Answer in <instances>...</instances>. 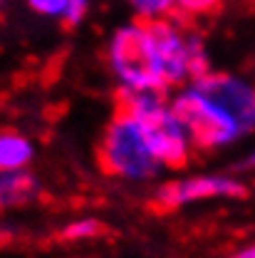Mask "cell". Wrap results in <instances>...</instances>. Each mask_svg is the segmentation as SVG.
<instances>
[{"mask_svg":"<svg viewBox=\"0 0 255 258\" xmlns=\"http://www.w3.org/2000/svg\"><path fill=\"white\" fill-rule=\"evenodd\" d=\"M109 60L124 87L134 90H166L159 55L149 35L139 23L124 25L109 42Z\"/></svg>","mask_w":255,"mask_h":258,"instance_id":"obj_1","label":"cell"},{"mask_svg":"<svg viewBox=\"0 0 255 258\" xmlns=\"http://www.w3.org/2000/svg\"><path fill=\"white\" fill-rule=\"evenodd\" d=\"M168 109L181 122L191 147L198 149H218L243 134V129L225 109H221L211 97L201 95L193 87L181 92L168 104Z\"/></svg>","mask_w":255,"mask_h":258,"instance_id":"obj_2","label":"cell"},{"mask_svg":"<svg viewBox=\"0 0 255 258\" xmlns=\"http://www.w3.org/2000/svg\"><path fill=\"white\" fill-rule=\"evenodd\" d=\"M99 164L107 174L131 181L156 176L161 166L134 119H112L99 142Z\"/></svg>","mask_w":255,"mask_h":258,"instance_id":"obj_3","label":"cell"},{"mask_svg":"<svg viewBox=\"0 0 255 258\" xmlns=\"http://www.w3.org/2000/svg\"><path fill=\"white\" fill-rule=\"evenodd\" d=\"M134 122L139 124V132H141L144 142L149 144L151 154L156 157L161 166L184 169L189 164V159H191V142H189L186 132L181 127V122L168 109V104L146 109Z\"/></svg>","mask_w":255,"mask_h":258,"instance_id":"obj_4","label":"cell"},{"mask_svg":"<svg viewBox=\"0 0 255 258\" xmlns=\"http://www.w3.org/2000/svg\"><path fill=\"white\" fill-rule=\"evenodd\" d=\"M245 196V186L225 174H198L181 181H168L154 194L151 206L159 211H174L179 206H186L193 201L206 199H240Z\"/></svg>","mask_w":255,"mask_h":258,"instance_id":"obj_5","label":"cell"},{"mask_svg":"<svg viewBox=\"0 0 255 258\" xmlns=\"http://www.w3.org/2000/svg\"><path fill=\"white\" fill-rule=\"evenodd\" d=\"M193 90L211 97L221 109H225L238 122L243 134L255 129V87L245 80L211 70L206 77L193 82Z\"/></svg>","mask_w":255,"mask_h":258,"instance_id":"obj_6","label":"cell"},{"mask_svg":"<svg viewBox=\"0 0 255 258\" xmlns=\"http://www.w3.org/2000/svg\"><path fill=\"white\" fill-rule=\"evenodd\" d=\"M136 23L149 35V40L159 55L166 85L171 87V85L189 80V37L181 35L176 23L168 20L166 15H156V18L139 15Z\"/></svg>","mask_w":255,"mask_h":258,"instance_id":"obj_7","label":"cell"},{"mask_svg":"<svg viewBox=\"0 0 255 258\" xmlns=\"http://www.w3.org/2000/svg\"><path fill=\"white\" fill-rule=\"evenodd\" d=\"M35 186V179L25 171H0V209L30 201Z\"/></svg>","mask_w":255,"mask_h":258,"instance_id":"obj_8","label":"cell"},{"mask_svg":"<svg viewBox=\"0 0 255 258\" xmlns=\"http://www.w3.org/2000/svg\"><path fill=\"white\" fill-rule=\"evenodd\" d=\"M32 159V144L20 134H0V171H23Z\"/></svg>","mask_w":255,"mask_h":258,"instance_id":"obj_9","label":"cell"},{"mask_svg":"<svg viewBox=\"0 0 255 258\" xmlns=\"http://www.w3.org/2000/svg\"><path fill=\"white\" fill-rule=\"evenodd\" d=\"M104 233V226L97 219H77L72 224H67L60 233V238L64 241H87V238H97Z\"/></svg>","mask_w":255,"mask_h":258,"instance_id":"obj_10","label":"cell"},{"mask_svg":"<svg viewBox=\"0 0 255 258\" xmlns=\"http://www.w3.org/2000/svg\"><path fill=\"white\" fill-rule=\"evenodd\" d=\"M139 15L144 18H156V15H168L176 5V0H129Z\"/></svg>","mask_w":255,"mask_h":258,"instance_id":"obj_11","label":"cell"},{"mask_svg":"<svg viewBox=\"0 0 255 258\" xmlns=\"http://www.w3.org/2000/svg\"><path fill=\"white\" fill-rule=\"evenodd\" d=\"M87 8H90V3L87 0H69L67 3V8H64V13L60 15L62 18V28H74L77 23H82V18L87 15Z\"/></svg>","mask_w":255,"mask_h":258,"instance_id":"obj_12","label":"cell"},{"mask_svg":"<svg viewBox=\"0 0 255 258\" xmlns=\"http://www.w3.org/2000/svg\"><path fill=\"white\" fill-rule=\"evenodd\" d=\"M221 5V0H176L174 10H181L184 15H203Z\"/></svg>","mask_w":255,"mask_h":258,"instance_id":"obj_13","label":"cell"},{"mask_svg":"<svg viewBox=\"0 0 255 258\" xmlns=\"http://www.w3.org/2000/svg\"><path fill=\"white\" fill-rule=\"evenodd\" d=\"M67 3L69 0H28V5L40 15H62Z\"/></svg>","mask_w":255,"mask_h":258,"instance_id":"obj_14","label":"cell"},{"mask_svg":"<svg viewBox=\"0 0 255 258\" xmlns=\"http://www.w3.org/2000/svg\"><path fill=\"white\" fill-rule=\"evenodd\" d=\"M228 258H255V243H253V246L240 248V251H235V253H230Z\"/></svg>","mask_w":255,"mask_h":258,"instance_id":"obj_15","label":"cell"},{"mask_svg":"<svg viewBox=\"0 0 255 258\" xmlns=\"http://www.w3.org/2000/svg\"><path fill=\"white\" fill-rule=\"evenodd\" d=\"M245 166H248V169H255V149L245 157Z\"/></svg>","mask_w":255,"mask_h":258,"instance_id":"obj_16","label":"cell"},{"mask_svg":"<svg viewBox=\"0 0 255 258\" xmlns=\"http://www.w3.org/2000/svg\"><path fill=\"white\" fill-rule=\"evenodd\" d=\"M0 3H5V0H0Z\"/></svg>","mask_w":255,"mask_h":258,"instance_id":"obj_17","label":"cell"},{"mask_svg":"<svg viewBox=\"0 0 255 258\" xmlns=\"http://www.w3.org/2000/svg\"><path fill=\"white\" fill-rule=\"evenodd\" d=\"M253 3H255V0H253Z\"/></svg>","mask_w":255,"mask_h":258,"instance_id":"obj_18","label":"cell"}]
</instances>
